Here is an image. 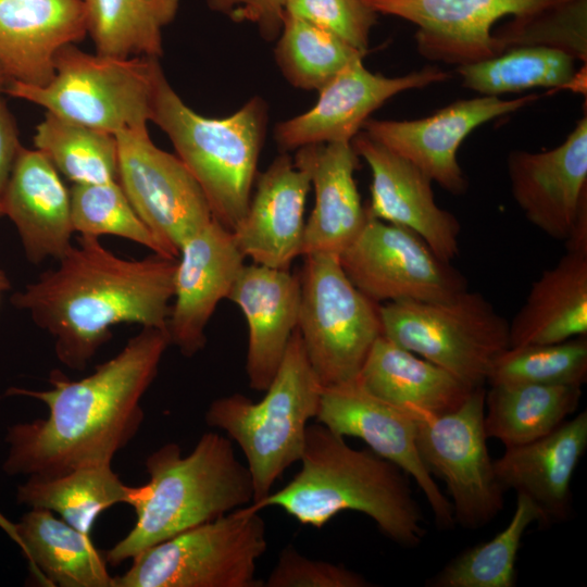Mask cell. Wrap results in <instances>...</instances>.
<instances>
[{"mask_svg": "<svg viewBox=\"0 0 587 587\" xmlns=\"http://www.w3.org/2000/svg\"><path fill=\"white\" fill-rule=\"evenodd\" d=\"M587 380V335L557 344L508 347L495 361L487 383L583 386Z\"/></svg>", "mask_w": 587, "mask_h": 587, "instance_id": "37", "label": "cell"}, {"mask_svg": "<svg viewBox=\"0 0 587 587\" xmlns=\"http://www.w3.org/2000/svg\"><path fill=\"white\" fill-rule=\"evenodd\" d=\"M70 190L74 233L97 238L117 236L174 258L139 217L118 180L73 185Z\"/></svg>", "mask_w": 587, "mask_h": 587, "instance_id": "38", "label": "cell"}, {"mask_svg": "<svg viewBox=\"0 0 587 587\" xmlns=\"http://www.w3.org/2000/svg\"><path fill=\"white\" fill-rule=\"evenodd\" d=\"M227 299L239 307L247 322L246 373L249 386L255 391H264L298 327L300 277L289 270L245 264Z\"/></svg>", "mask_w": 587, "mask_h": 587, "instance_id": "22", "label": "cell"}, {"mask_svg": "<svg viewBox=\"0 0 587 587\" xmlns=\"http://www.w3.org/2000/svg\"><path fill=\"white\" fill-rule=\"evenodd\" d=\"M367 163L372 183L367 216L417 234L444 261L459 254L461 225L434 197L432 179L409 160L360 130L351 140Z\"/></svg>", "mask_w": 587, "mask_h": 587, "instance_id": "20", "label": "cell"}, {"mask_svg": "<svg viewBox=\"0 0 587 587\" xmlns=\"http://www.w3.org/2000/svg\"><path fill=\"white\" fill-rule=\"evenodd\" d=\"M300 462L288 484L248 507L254 511L277 507L315 528L352 510L371 517L398 545L416 547L424 539L422 510L407 474L392 462L370 448L350 447L345 437L317 422L308 425Z\"/></svg>", "mask_w": 587, "mask_h": 587, "instance_id": "3", "label": "cell"}, {"mask_svg": "<svg viewBox=\"0 0 587 587\" xmlns=\"http://www.w3.org/2000/svg\"><path fill=\"white\" fill-rule=\"evenodd\" d=\"M274 53L289 84L316 91L354 59L365 55L335 34L287 13Z\"/></svg>", "mask_w": 587, "mask_h": 587, "instance_id": "36", "label": "cell"}, {"mask_svg": "<svg viewBox=\"0 0 587 587\" xmlns=\"http://www.w3.org/2000/svg\"><path fill=\"white\" fill-rule=\"evenodd\" d=\"M114 136L118 183L139 217L177 258L184 241L214 218L204 192L176 154L153 143L148 129Z\"/></svg>", "mask_w": 587, "mask_h": 587, "instance_id": "13", "label": "cell"}, {"mask_svg": "<svg viewBox=\"0 0 587 587\" xmlns=\"http://www.w3.org/2000/svg\"><path fill=\"white\" fill-rule=\"evenodd\" d=\"M339 261L350 282L378 304L441 301L467 290L463 275L417 234L370 216Z\"/></svg>", "mask_w": 587, "mask_h": 587, "instance_id": "12", "label": "cell"}, {"mask_svg": "<svg viewBox=\"0 0 587 587\" xmlns=\"http://www.w3.org/2000/svg\"><path fill=\"white\" fill-rule=\"evenodd\" d=\"M21 149L15 121L0 92V217L3 216L5 189Z\"/></svg>", "mask_w": 587, "mask_h": 587, "instance_id": "43", "label": "cell"}, {"mask_svg": "<svg viewBox=\"0 0 587 587\" xmlns=\"http://www.w3.org/2000/svg\"><path fill=\"white\" fill-rule=\"evenodd\" d=\"M323 388L297 327L261 400L233 394L208 407L205 423L223 430L246 458L253 483L252 502L270 495L283 473L300 461L308 423L316 417Z\"/></svg>", "mask_w": 587, "mask_h": 587, "instance_id": "6", "label": "cell"}, {"mask_svg": "<svg viewBox=\"0 0 587 587\" xmlns=\"http://www.w3.org/2000/svg\"><path fill=\"white\" fill-rule=\"evenodd\" d=\"M145 466L149 480L135 486L129 503L136 522L105 552L112 566L253 501L247 465L237 458L233 441L218 433H204L187 455L179 445L167 442L148 455Z\"/></svg>", "mask_w": 587, "mask_h": 587, "instance_id": "4", "label": "cell"}, {"mask_svg": "<svg viewBox=\"0 0 587 587\" xmlns=\"http://www.w3.org/2000/svg\"><path fill=\"white\" fill-rule=\"evenodd\" d=\"M513 199L526 218L551 238L566 241L587 216V116L558 147L513 150L507 160Z\"/></svg>", "mask_w": 587, "mask_h": 587, "instance_id": "18", "label": "cell"}, {"mask_svg": "<svg viewBox=\"0 0 587 587\" xmlns=\"http://www.w3.org/2000/svg\"><path fill=\"white\" fill-rule=\"evenodd\" d=\"M492 35L499 54L514 47L541 46L586 63L587 0H567L534 15L513 18Z\"/></svg>", "mask_w": 587, "mask_h": 587, "instance_id": "39", "label": "cell"}, {"mask_svg": "<svg viewBox=\"0 0 587 587\" xmlns=\"http://www.w3.org/2000/svg\"><path fill=\"white\" fill-rule=\"evenodd\" d=\"M163 76L157 58L91 54L67 45L58 51L54 75L48 84L11 80L3 92L62 118L116 135L148 129Z\"/></svg>", "mask_w": 587, "mask_h": 587, "instance_id": "7", "label": "cell"}, {"mask_svg": "<svg viewBox=\"0 0 587 587\" xmlns=\"http://www.w3.org/2000/svg\"><path fill=\"white\" fill-rule=\"evenodd\" d=\"M259 512L246 505L140 551L114 587L263 586L255 577L267 549Z\"/></svg>", "mask_w": 587, "mask_h": 587, "instance_id": "8", "label": "cell"}, {"mask_svg": "<svg viewBox=\"0 0 587 587\" xmlns=\"http://www.w3.org/2000/svg\"><path fill=\"white\" fill-rule=\"evenodd\" d=\"M86 36L84 0H0V67L10 82L48 84L58 51Z\"/></svg>", "mask_w": 587, "mask_h": 587, "instance_id": "23", "label": "cell"}, {"mask_svg": "<svg viewBox=\"0 0 587 587\" xmlns=\"http://www.w3.org/2000/svg\"><path fill=\"white\" fill-rule=\"evenodd\" d=\"M587 335V251L566 250L533 283L509 323V347L547 345Z\"/></svg>", "mask_w": 587, "mask_h": 587, "instance_id": "28", "label": "cell"}, {"mask_svg": "<svg viewBox=\"0 0 587 587\" xmlns=\"http://www.w3.org/2000/svg\"><path fill=\"white\" fill-rule=\"evenodd\" d=\"M580 386L509 385L486 391L484 427L487 438L505 448L541 438L575 412Z\"/></svg>", "mask_w": 587, "mask_h": 587, "instance_id": "31", "label": "cell"}, {"mask_svg": "<svg viewBox=\"0 0 587 587\" xmlns=\"http://www.w3.org/2000/svg\"><path fill=\"white\" fill-rule=\"evenodd\" d=\"M285 13L335 34L363 54L377 20L363 0H286Z\"/></svg>", "mask_w": 587, "mask_h": 587, "instance_id": "40", "label": "cell"}, {"mask_svg": "<svg viewBox=\"0 0 587 587\" xmlns=\"http://www.w3.org/2000/svg\"><path fill=\"white\" fill-rule=\"evenodd\" d=\"M111 464H87L52 477L28 476L17 486L16 501L29 509L49 510L91 535L103 511L121 503L129 505L135 492V486L125 485Z\"/></svg>", "mask_w": 587, "mask_h": 587, "instance_id": "30", "label": "cell"}, {"mask_svg": "<svg viewBox=\"0 0 587 587\" xmlns=\"http://www.w3.org/2000/svg\"><path fill=\"white\" fill-rule=\"evenodd\" d=\"M170 345L166 330L142 327L82 379L53 370L50 389L9 388L5 396L39 400L48 415L8 427L3 472L52 477L87 464L112 463L143 422L140 400Z\"/></svg>", "mask_w": 587, "mask_h": 587, "instance_id": "1", "label": "cell"}, {"mask_svg": "<svg viewBox=\"0 0 587 587\" xmlns=\"http://www.w3.org/2000/svg\"><path fill=\"white\" fill-rule=\"evenodd\" d=\"M10 83V79L8 78V76L4 74V72L2 71V68L0 67V92L2 93L4 91V88L7 87V85Z\"/></svg>", "mask_w": 587, "mask_h": 587, "instance_id": "45", "label": "cell"}, {"mask_svg": "<svg viewBox=\"0 0 587 587\" xmlns=\"http://www.w3.org/2000/svg\"><path fill=\"white\" fill-rule=\"evenodd\" d=\"M292 159L308 172L315 198L304 225L301 255L339 257L367 218L354 179L359 155L351 142H329L301 147Z\"/></svg>", "mask_w": 587, "mask_h": 587, "instance_id": "25", "label": "cell"}, {"mask_svg": "<svg viewBox=\"0 0 587 587\" xmlns=\"http://www.w3.org/2000/svg\"><path fill=\"white\" fill-rule=\"evenodd\" d=\"M267 111L266 102L253 97L229 116L208 117L188 107L165 75L158 86L151 122L200 185L213 217L230 232L250 203Z\"/></svg>", "mask_w": 587, "mask_h": 587, "instance_id": "5", "label": "cell"}, {"mask_svg": "<svg viewBox=\"0 0 587 587\" xmlns=\"http://www.w3.org/2000/svg\"><path fill=\"white\" fill-rule=\"evenodd\" d=\"M33 140L74 185L118 180L117 142L110 133L46 112Z\"/></svg>", "mask_w": 587, "mask_h": 587, "instance_id": "34", "label": "cell"}, {"mask_svg": "<svg viewBox=\"0 0 587 587\" xmlns=\"http://www.w3.org/2000/svg\"><path fill=\"white\" fill-rule=\"evenodd\" d=\"M539 98L538 93L511 100L498 96H480L455 101L417 120L370 117L362 130L412 162L448 192L462 195L469 185L457 159L463 140L484 123L515 112Z\"/></svg>", "mask_w": 587, "mask_h": 587, "instance_id": "14", "label": "cell"}, {"mask_svg": "<svg viewBox=\"0 0 587 587\" xmlns=\"http://www.w3.org/2000/svg\"><path fill=\"white\" fill-rule=\"evenodd\" d=\"M358 380L370 394L416 422L457 409L474 389L384 335L374 342Z\"/></svg>", "mask_w": 587, "mask_h": 587, "instance_id": "27", "label": "cell"}, {"mask_svg": "<svg viewBox=\"0 0 587 587\" xmlns=\"http://www.w3.org/2000/svg\"><path fill=\"white\" fill-rule=\"evenodd\" d=\"M335 434L362 439L369 448L410 475L424 494L436 523L454 524L450 499L436 484L417 448V422L370 394L358 380L324 387L315 417Z\"/></svg>", "mask_w": 587, "mask_h": 587, "instance_id": "16", "label": "cell"}, {"mask_svg": "<svg viewBox=\"0 0 587 587\" xmlns=\"http://www.w3.org/2000/svg\"><path fill=\"white\" fill-rule=\"evenodd\" d=\"M586 448L587 411H583L541 438L505 448L494 461L496 476L504 490L532 500L541 525L563 522L571 514V480Z\"/></svg>", "mask_w": 587, "mask_h": 587, "instance_id": "24", "label": "cell"}, {"mask_svg": "<svg viewBox=\"0 0 587 587\" xmlns=\"http://www.w3.org/2000/svg\"><path fill=\"white\" fill-rule=\"evenodd\" d=\"M55 270L11 297L53 339L57 359L83 371L118 324L166 330L177 258H121L97 237L80 236ZM167 332V330H166Z\"/></svg>", "mask_w": 587, "mask_h": 587, "instance_id": "2", "label": "cell"}, {"mask_svg": "<svg viewBox=\"0 0 587 587\" xmlns=\"http://www.w3.org/2000/svg\"><path fill=\"white\" fill-rule=\"evenodd\" d=\"M245 259L233 233L215 218L180 246L166 330L184 357L205 347V327L220 301L227 299Z\"/></svg>", "mask_w": 587, "mask_h": 587, "instance_id": "19", "label": "cell"}, {"mask_svg": "<svg viewBox=\"0 0 587 587\" xmlns=\"http://www.w3.org/2000/svg\"><path fill=\"white\" fill-rule=\"evenodd\" d=\"M379 316L386 338L473 388L487 383L509 347V322L477 291L441 301L386 302Z\"/></svg>", "mask_w": 587, "mask_h": 587, "instance_id": "9", "label": "cell"}, {"mask_svg": "<svg viewBox=\"0 0 587 587\" xmlns=\"http://www.w3.org/2000/svg\"><path fill=\"white\" fill-rule=\"evenodd\" d=\"M310 187L308 172L287 152L258 176L247 213L232 232L246 258L273 268H290L301 255Z\"/></svg>", "mask_w": 587, "mask_h": 587, "instance_id": "21", "label": "cell"}, {"mask_svg": "<svg viewBox=\"0 0 587 587\" xmlns=\"http://www.w3.org/2000/svg\"><path fill=\"white\" fill-rule=\"evenodd\" d=\"M26 557L51 586L114 587L105 552L85 534L45 509H30L12 525Z\"/></svg>", "mask_w": 587, "mask_h": 587, "instance_id": "29", "label": "cell"}, {"mask_svg": "<svg viewBox=\"0 0 587 587\" xmlns=\"http://www.w3.org/2000/svg\"><path fill=\"white\" fill-rule=\"evenodd\" d=\"M298 330L323 387L355 380L379 336V304L345 274L339 257L304 255Z\"/></svg>", "mask_w": 587, "mask_h": 587, "instance_id": "10", "label": "cell"}, {"mask_svg": "<svg viewBox=\"0 0 587 587\" xmlns=\"http://www.w3.org/2000/svg\"><path fill=\"white\" fill-rule=\"evenodd\" d=\"M484 386L457 409L417 422V448L432 474L445 480L454 523L477 529L503 509L504 489L487 448Z\"/></svg>", "mask_w": 587, "mask_h": 587, "instance_id": "11", "label": "cell"}, {"mask_svg": "<svg viewBox=\"0 0 587 587\" xmlns=\"http://www.w3.org/2000/svg\"><path fill=\"white\" fill-rule=\"evenodd\" d=\"M207 4L234 22L251 23L267 41L279 36L286 10V0H207Z\"/></svg>", "mask_w": 587, "mask_h": 587, "instance_id": "42", "label": "cell"}, {"mask_svg": "<svg viewBox=\"0 0 587 587\" xmlns=\"http://www.w3.org/2000/svg\"><path fill=\"white\" fill-rule=\"evenodd\" d=\"M509 524L490 540L476 545L447 563L426 583L432 587H514L515 562L523 535L540 513L529 498L516 494Z\"/></svg>", "mask_w": 587, "mask_h": 587, "instance_id": "35", "label": "cell"}, {"mask_svg": "<svg viewBox=\"0 0 587 587\" xmlns=\"http://www.w3.org/2000/svg\"><path fill=\"white\" fill-rule=\"evenodd\" d=\"M87 35L96 53L115 58L163 54V29L178 11L179 0H84Z\"/></svg>", "mask_w": 587, "mask_h": 587, "instance_id": "32", "label": "cell"}, {"mask_svg": "<svg viewBox=\"0 0 587 587\" xmlns=\"http://www.w3.org/2000/svg\"><path fill=\"white\" fill-rule=\"evenodd\" d=\"M465 88L482 96L519 92L535 87L567 88L578 73L570 54L541 46H521L457 68Z\"/></svg>", "mask_w": 587, "mask_h": 587, "instance_id": "33", "label": "cell"}, {"mask_svg": "<svg viewBox=\"0 0 587 587\" xmlns=\"http://www.w3.org/2000/svg\"><path fill=\"white\" fill-rule=\"evenodd\" d=\"M377 14L414 24L420 54L464 65L498 55L492 25L503 16L522 18L567 0H363Z\"/></svg>", "mask_w": 587, "mask_h": 587, "instance_id": "15", "label": "cell"}, {"mask_svg": "<svg viewBox=\"0 0 587 587\" xmlns=\"http://www.w3.org/2000/svg\"><path fill=\"white\" fill-rule=\"evenodd\" d=\"M3 215L14 223L34 264L60 260L73 246L71 190L37 149L22 147L5 189Z\"/></svg>", "mask_w": 587, "mask_h": 587, "instance_id": "26", "label": "cell"}, {"mask_svg": "<svg viewBox=\"0 0 587 587\" xmlns=\"http://www.w3.org/2000/svg\"><path fill=\"white\" fill-rule=\"evenodd\" d=\"M362 60L354 59L319 90L310 110L275 126L274 139L282 152L315 143L351 142L371 114L394 96L451 77L436 66L387 77L370 72Z\"/></svg>", "mask_w": 587, "mask_h": 587, "instance_id": "17", "label": "cell"}, {"mask_svg": "<svg viewBox=\"0 0 587 587\" xmlns=\"http://www.w3.org/2000/svg\"><path fill=\"white\" fill-rule=\"evenodd\" d=\"M11 285L9 282V278L7 277L5 273L0 270V295L1 292L10 289Z\"/></svg>", "mask_w": 587, "mask_h": 587, "instance_id": "44", "label": "cell"}, {"mask_svg": "<svg viewBox=\"0 0 587 587\" xmlns=\"http://www.w3.org/2000/svg\"><path fill=\"white\" fill-rule=\"evenodd\" d=\"M267 587H367L372 584L345 565L313 560L294 546L283 548L265 584Z\"/></svg>", "mask_w": 587, "mask_h": 587, "instance_id": "41", "label": "cell"}]
</instances>
